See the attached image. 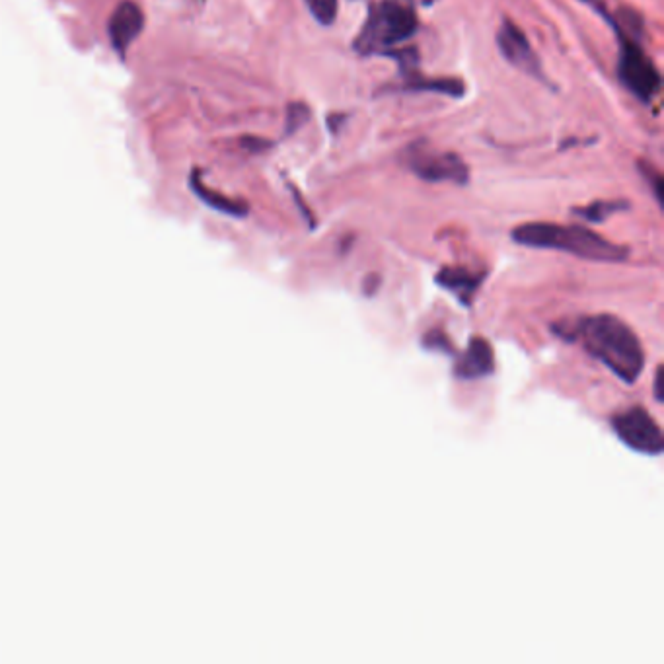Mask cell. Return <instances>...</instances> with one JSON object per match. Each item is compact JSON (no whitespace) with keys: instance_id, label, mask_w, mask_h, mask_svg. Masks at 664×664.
<instances>
[{"instance_id":"1","label":"cell","mask_w":664,"mask_h":664,"mask_svg":"<svg viewBox=\"0 0 664 664\" xmlns=\"http://www.w3.org/2000/svg\"><path fill=\"white\" fill-rule=\"evenodd\" d=\"M554 332L567 341H579L587 353L624 384L633 386L645 369V351L639 337L624 320L596 314L555 324Z\"/></svg>"},{"instance_id":"2","label":"cell","mask_w":664,"mask_h":664,"mask_svg":"<svg viewBox=\"0 0 664 664\" xmlns=\"http://www.w3.org/2000/svg\"><path fill=\"white\" fill-rule=\"evenodd\" d=\"M511 238L526 248L555 250L575 258L598 263H622L629 258V248L614 244L585 226H565L554 222H526L520 224Z\"/></svg>"},{"instance_id":"3","label":"cell","mask_w":664,"mask_h":664,"mask_svg":"<svg viewBox=\"0 0 664 664\" xmlns=\"http://www.w3.org/2000/svg\"><path fill=\"white\" fill-rule=\"evenodd\" d=\"M419 28L415 0H378L370 4L367 20L353 41L359 55H384L406 43Z\"/></svg>"},{"instance_id":"4","label":"cell","mask_w":664,"mask_h":664,"mask_svg":"<svg viewBox=\"0 0 664 664\" xmlns=\"http://www.w3.org/2000/svg\"><path fill=\"white\" fill-rule=\"evenodd\" d=\"M614 32L620 41V55H618L620 82L639 102L651 104L653 98L661 92V84H663L659 69L653 65L649 55L641 49L639 39L628 36L616 28H614Z\"/></svg>"},{"instance_id":"5","label":"cell","mask_w":664,"mask_h":664,"mask_svg":"<svg viewBox=\"0 0 664 664\" xmlns=\"http://www.w3.org/2000/svg\"><path fill=\"white\" fill-rule=\"evenodd\" d=\"M407 168L423 182L431 184L466 185L470 182V168L462 156L454 152H439L421 143L411 145L404 154Z\"/></svg>"},{"instance_id":"6","label":"cell","mask_w":664,"mask_h":664,"mask_svg":"<svg viewBox=\"0 0 664 664\" xmlns=\"http://www.w3.org/2000/svg\"><path fill=\"white\" fill-rule=\"evenodd\" d=\"M612 429L616 437L629 450L643 456H661L664 452V437L659 423L643 407H629L612 417Z\"/></svg>"},{"instance_id":"7","label":"cell","mask_w":664,"mask_h":664,"mask_svg":"<svg viewBox=\"0 0 664 664\" xmlns=\"http://www.w3.org/2000/svg\"><path fill=\"white\" fill-rule=\"evenodd\" d=\"M497 47H499V53L503 55V59L511 67H515L520 73L536 78L538 82L548 84V78L542 71V63H540L534 47L530 45L526 34L513 20L505 18L501 22V26L497 30Z\"/></svg>"},{"instance_id":"8","label":"cell","mask_w":664,"mask_h":664,"mask_svg":"<svg viewBox=\"0 0 664 664\" xmlns=\"http://www.w3.org/2000/svg\"><path fill=\"white\" fill-rule=\"evenodd\" d=\"M143 26H145L143 10L135 2H131V0L121 2L113 10L110 18V26H108L113 49L123 55L133 45V41L141 36Z\"/></svg>"},{"instance_id":"9","label":"cell","mask_w":664,"mask_h":664,"mask_svg":"<svg viewBox=\"0 0 664 664\" xmlns=\"http://www.w3.org/2000/svg\"><path fill=\"white\" fill-rule=\"evenodd\" d=\"M493 370H495V357L491 345L483 337H474L468 349L460 355L454 372L460 380L472 382L491 376Z\"/></svg>"},{"instance_id":"10","label":"cell","mask_w":664,"mask_h":664,"mask_svg":"<svg viewBox=\"0 0 664 664\" xmlns=\"http://www.w3.org/2000/svg\"><path fill=\"white\" fill-rule=\"evenodd\" d=\"M483 279H485V275L474 273L466 267H443L435 277L437 285L456 296L464 306L472 304Z\"/></svg>"},{"instance_id":"11","label":"cell","mask_w":664,"mask_h":664,"mask_svg":"<svg viewBox=\"0 0 664 664\" xmlns=\"http://www.w3.org/2000/svg\"><path fill=\"white\" fill-rule=\"evenodd\" d=\"M406 92H437L450 98H464L466 84L460 78H427L421 73L413 74L404 80Z\"/></svg>"},{"instance_id":"12","label":"cell","mask_w":664,"mask_h":664,"mask_svg":"<svg viewBox=\"0 0 664 664\" xmlns=\"http://www.w3.org/2000/svg\"><path fill=\"white\" fill-rule=\"evenodd\" d=\"M191 187H193V191L197 193V197H199L201 201H205L209 207L221 211L224 215L238 217V219L248 215V207H246V203L234 201V199H230V197H226V195H222V193L213 191L211 187H207V185L203 184V180H201V176H199L197 172L191 176Z\"/></svg>"},{"instance_id":"13","label":"cell","mask_w":664,"mask_h":664,"mask_svg":"<svg viewBox=\"0 0 664 664\" xmlns=\"http://www.w3.org/2000/svg\"><path fill=\"white\" fill-rule=\"evenodd\" d=\"M628 209V201H596V203L587 205V207H575L573 215L583 219V221L598 224V222L608 221L612 215L628 211Z\"/></svg>"},{"instance_id":"14","label":"cell","mask_w":664,"mask_h":664,"mask_svg":"<svg viewBox=\"0 0 664 664\" xmlns=\"http://www.w3.org/2000/svg\"><path fill=\"white\" fill-rule=\"evenodd\" d=\"M304 4L308 6L310 14L314 16V20L322 26H332L337 18V0H304Z\"/></svg>"},{"instance_id":"15","label":"cell","mask_w":664,"mask_h":664,"mask_svg":"<svg viewBox=\"0 0 664 664\" xmlns=\"http://www.w3.org/2000/svg\"><path fill=\"white\" fill-rule=\"evenodd\" d=\"M310 115H312V111H310V108L306 104L291 102L287 106V115H285V135L287 137L295 135L296 131H300L306 125V121L310 119Z\"/></svg>"},{"instance_id":"16","label":"cell","mask_w":664,"mask_h":664,"mask_svg":"<svg viewBox=\"0 0 664 664\" xmlns=\"http://www.w3.org/2000/svg\"><path fill=\"white\" fill-rule=\"evenodd\" d=\"M637 168H639L641 176L645 178V182L653 189L657 203H663V174L653 164H647V162H639Z\"/></svg>"},{"instance_id":"17","label":"cell","mask_w":664,"mask_h":664,"mask_svg":"<svg viewBox=\"0 0 664 664\" xmlns=\"http://www.w3.org/2000/svg\"><path fill=\"white\" fill-rule=\"evenodd\" d=\"M273 145L271 141H265V139H258V137H246L242 139V147L250 148L254 152H259V150H265Z\"/></svg>"},{"instance_id":"18","label":"cell","mask_w":664,"mask_h":664,"mask_svg":"<svg viewBox=\"0 0 664 664\" xmlns=\"http://www.w3.org/2000/svg\"><path fill=\"white\" fill-rule=\"evenodd\" d=\"M661 376H663V367H657V372H655V400H657L659 404H663L664 400L663 392H661V388H663Z\"/></svg>"},{"instance_id":"19","label":"cell","mask_w":664,"mask_h":664,"mask_svg":"<svg viewBox=\"0 0 664 664\" xmlns=\"http://www.w3.org/2000/svg\"><path fill=\"white\" fill-rule=\"evenodd\" d=\"M583 2H589V4H591L592 0H583Z\"/></svg>"}]
</instances>
